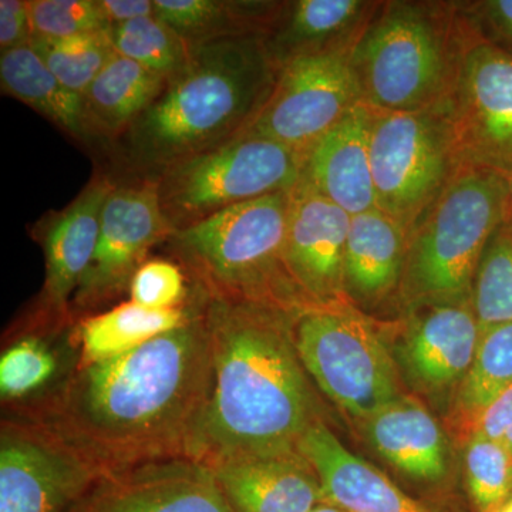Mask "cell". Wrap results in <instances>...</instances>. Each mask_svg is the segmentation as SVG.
I'll use <instances>...</instances> for the list:
<instances>
[{"label": "cell", "instance_id": "obj_1", "mask_svg": "<svg viewBox=\"0 0 512 512\" xmlns=\"http://www.w3.org/2000/svg\"><path fill=\"white\" fill-rule=\"evenodd\" d=\"M198 295L183 325L119 356L80 360L59 387L20 413L109 471L194 460L212 389L210 332Z\"/></svg>", "mask_w": 512, "mask_h": 512}, {"label": "cell", "instance_id": "obj_2", "mask_svg": "<svg viewBox=\"0 0 512 512\" xmlns=\"http://www.w3.org/2000/svg\"><path fill=\"white\" fill-rule=\"evenodd\" d=\"M296 313L204 296L212 389L194 460L210 467L299 451L306 431L322 420L293 340Z\"/></svg>", "mask_w": 512, "mask_h": 512}, {"label": "cell", "instance_id": "obj_3", "mask_svg": "<svg viewBox=\"0 0 512 512\" xmlns=\"http://www.w3.org/2000/svg\"><path fill=\"white\" fill-rule=\"evenodd\" d=\"M278 72L266 36L195 43L184 69L124 134L128 151L161 170L231 140L264 106Z\"/></svg>", "mask_w": 512, "mask_h": 512}, {"label": "cell", "instance_id": "obj_4", "mask_svg": "<svg viewBox=\"0 0 512 512\" xmlns=\"http://www.w3.org/2000/svg\"><path fill=\"white\" fill-rule=\"evenodd\" d=\"M289 200L291 190L242 202L165 244L207 298L301 312L309 306L285 265Z\"/></svg>", "mask_w": 512, "mask_h": 512}, {"label": "cell", "instance_id": "obj_5", "mask_svg": "<svg viewBox=\"0 0 512 512\" xmlns=\"http://www.w3.org/2000/svg\"><path fill=\"white\" fill-rule=\"evenodd\" d=\"M451 18L419 3H390L350 52L360 101L380 113L443 106L456 83L463 37Z\"/></svg>", "mask_w": 512, "mask_h": 512}, {"label": "cell", "instance_id": "obj_6", "mask_svg": "<svg viewBox=\"0 0 512 512\" xmlns=\"http://www.w3.org/2000/svg\"><path fill=\"white\" fill-rule=\"evenodd\" d=\"M508 178L461 165L409 232L407 291L414 299L471 303L474 279L488 242L503 227Z\"/></svg>", "mask_w": 512, "mask_h": 512}, {"label": "cell", "instance_id": "obj_7", "mask_svg": "<svg viewBox=\"0 0 512 512\" xmlns=\"http://www.w3.org/2000/svg\"><path fill=\"white\" fill-rule=\"evenodd\" d=\"M305 154L272 140L234 137L158 170L161 210L174 231L234 205L289 191L301 180Z\"/></svg>", "mask_w": 512, "mask_h": 512}, {"label": "cell", "instance_id": "obj_8", "mask_svg": "<svg viewBox=\"0 0 512 512\" xmlns=\"http://www.w3.org/2000/svg\"><path fill=\"white\" fill-rule=\"evenodd\" d=\"M293 340L309 377L346 414L365 421L399 399L389 349L366 319L339 303L296 313Z\"/></svg>", "mask_w": 512, "mask_h": 512}, {"label": "cell", "instance_id": "obj_9", "mask_svg": "<svg viewBox=\"0 0 512 512\" xmlns=\"http://www.w3.org/2000/svg\"><path fill=\"white\" fill-rule=\"evenodd\" d=\"M370 165L377 210L399 222L407 234L461 167L441 109L373 110Z\"/></svg>", "mask_w": 512, "mask_h": 512}, {"label": "cell", "instance_id": "obj_10", "mask_svg": "<svg viewBox=\"0 0 512 512\" xmlns=\"http://www.w3.org/2000/svg\"><path fill=\"white\" fill-rule=\"evenodd\" d=\"M461 165L512 175V53L466 36L453 90L440 107Z\"/></svg>", "mask_w": 512, "mask_h": 512}, {"label": "cell", "instance_id": "obj_11", "mask_svg": "<svg viewBox=\"0 0 512 512\" xmlns=\"http://www.w3.org/2000/svg\"><path fill=\"white\" fill-rule=\"evenodd\" d=\"M359 103L350 52L293 57L279 67L264 106L235 137L266 138L305 154Z\"/></svg>", "mask_w": 512, "mask_h": 512}, {"label": "cell", "instance_id": "obj_12", "mask_svg": "<svg viewBox=\"0 0 512 512\" xmlns=\"http://www.w3.org/2000/svg\"><path fill=\"white\" fill-rule=\"evenodd\" d=\"M111 471L26 414L0 429V512H64Z\"/></svg>", "mask_w": 512, "mask_h": 512}, {"label": "cell", "instance_id": "obj_13", "mask_svg": "<svg viewBox=\"0 0 512 512\" xmlns=\"http://www.w3.org/2000/svg\"><path fill=\"white\" fill-rule=\"evenodd\" d=\"M173 229L161 210L156 178L114 185L104 201L99 241L92 264L73 302L96 308L130 288L131 279L154 245L167 241Z\"/></svg>", "mask_w": 512, "mask_h": 512}, {"label": "cell", "instance_id": "obj_14", "mask_svg": "<svg viewBox=\"0 0 512 512\" xmlns=\"http://www.w3.org/2000/svg\"><path fill=\"white\" fill-rule=\"evenodd\" d=\"M64 512H234L210 467L191 458L121 468Z\"/></svg>", "mask_w": 512, "mask_h": 512}, {"label": "cell", "instance_id": "obj_15", "mask_svg": "<svg viewBox=\"0 0 512 512\" xmlns=\"http://www.w3.org/2000/svg\"><path fill=\"white\" fill-rule=\"evenodd\" d=\"M350 215L299 180L291 190L285 265L311 306L338 305L345 292Z\"/></svg>", "mask_w": 512, "mask_h": 512}, {"label": "cell", "instance_id": "obj_16", "mask_svg": "<svg viewBox=\"0 0 512 512\" xmlns=\"http://www.w3.org/2000/svg\"><path fill=\"white\" fill-rule=\"evenodd\" d=\"M114 185L106 175H94L76 200L47 224L46 278L35 312L37 329L62 328L70 319V301L92 264L101 210Z\"/></svg>", "mask_w": 512, "mask_h": 512}, {"label": "cell", "instance_id": "obj_17", "mask_svg": "<svg viewBox=\"0 0 512 512\" xmlns=\"http://www.w3.org/2000/svg\"><path fill=\"white\" fill-rule=\"evenodd\" d=\"M481 332L471 303H440L419 316L397 359L417 387L439 393L460 386L476 357Z\"/></svg>", "mask_w": 512, "mask_h": 512}, {"label": "cell", "instance_id": "obj_18", "mask_svg": "<svg viewBox=\"0 0 512 512\" xmlns=\"http://www.w3.org/2000/svg\"><path fill=\"white\" fill-rule=\"evenodd\" d=\"M373 110L363 103L305 153L301 180L350 217L376 208L370 165Z\"/></svg>", "mask_w": 512, "mask_h": 512}, {"label": "cell", "instance_id": "obj_19", "mask_svg": "<svg viewBox=\"0 0 512 512\" xmlns=\"http://www.w3.org/2000/svg\"><path fill=\"white\" fill-rule=\"evenodd\" d=\"M210 470L234 512H311L325 503L319 478L301 451L234 458Z\"/></svg>", "mask_w": 512, "mask_h": 512}, {"label": "cell", "instance_id": "obj_20", "mask_svg": "<svg viewBox=\"0 0 512 512\" xmlns=\"http://www.w3.org/2000/svg\"><path fill=\"white\" fill-rule=\"evenodd\" d=\"M298 448L315 470L326 503L342 511L434 512L352 453L323 420L306 431Z\"/></svg>", "mask_w": 512, "mask_h": 512}, {"label": "cell", "instance_id": "obj_21", "mask_svg": "<svg viewBox=\"0 0 512 512\" xmlns=\"http://www.w3.org/2000/svg\"><path fill=\"white\" fill-rule=\"evenodd\" d=\"M363 431L379 456L404 476L420 483H440L447 477L446 434L416 400L400 396L363 421Z\"/></svg>", "mask_w": 512, "mask_h": 512}, {"label": "cell", "instance_id": "obj_22", "mask_svg": "<svg viewBox=\"0 0 512 512\" xmlns=\"http://www.w3.org/2000/svg\"><path fill=\"white\" fill-rule=\"evenodd\" d=\"M370 3L359 0H298L284 3L274 29L266 36L279 67L308 53L352 52L367 23Z\"/></svg>", "mask_w": 512, "mask_h": 512}, {"label": "cell", "instance_id": "obj_23", "mask_svg": "<svg viewBox=\"0 0 512 512\" xmlns=\"http://www.w3.org/2000/svg\"><path fill=\"white\" fill-rule=\"evenodd\" d=\"M407 242L406 229L383 211L353 215L346 242V295L362 302L389 295L404 275Z\"/></svg>", "mask_w": 512, "mask_h": 512}, {"label": "cell", "instance_id": "obj_24", "mask_svg": "<svg viewBox=\"0 0 512 512\" xmlns=\"http://www.w3.org/2000/svg\"><path fill=\"white\" fill-rule=\"evenodd\" d=\"M167 80L127 57L116 55L83 96L89 137L117 138L164 92Z\"/></svg>", "mask_w": 512, "mask_h": 512}, {"label": "cell", "instance_id": "obj_25", "mask_svg": "<svg viewBox=\"0 0 512 512\" xmlns=\"http://www.w3.org/2000/svg\"><path fill=\"white\" fill-rule=\"evenodd\" d=\"M282 6L237 0H154V16L195 45L222 37L268 36Z\"/></svg>", "mask_w": 512, "mask_h": 512}, {"label": "cell", "instance_id": "obj_26", "mask_svg": "<svg viewBox=\"0 0 512 512\" xmlns=\"http://www.w3.org/2000/svg\"><path fill=\"white\" fill-rule=\"evenodd\" d=\"M0 84L3 94L32 107L60 130L77 140L89 138L84 126L83 96L67 89L32 46L2 52Z\"/></svg>", "mask_w": 512, "mask_h": 512}, {"label": "cell", "instance_id": "obj_27", "mask_svg": "<svg viewBox=\"0 0 512 512\" xmlns=\"http://www.w3.org/2000/svg\"><path fill=\"white\" fill-rule=\"evenodd\" d=\"M194 306L195 302H187L181 308L153 311L130 301L84 319L79 328L80 360L99 362L136 349L148 340L183 325L190 319Z\"/></svg>", "mask_w": 512, "mask_h": 512}, {"label": "cell", "instance_id": "obj_28", "mask_svg": "<svg viewBox=\"0 0 512 512\" xmlns=\"http://www.w3.org/2000/svg\"><path fill=\"white\" fill-rule=\"evenodd\" d=\"M107 32L117 55L141 64L167 82L184 69L191 56V43L157 16L117 23Z\"/></svg>", "mask_w": 512, "mask_h": 512}, {"label": "cell", "instance_id": "obj_29", "mask_svg": "<svg viewBox=\"0 0 512 512\" xmlns=\"http://www.w3.org/2000/svg\"><path fill=\"white\" fill-rule=\"evenodd\" d=\"M512 384V322L481 335L476 357L458 386L457 409L476 417Z\"/></svg>", "mask_w": 512, "mask_h": 512}, {"label": "cell", "instance_id": "obj_30", "mask_svg": "<svg viewBox=\"0 0 512 512\" xmlns=\"http://www.w3.org/2000/svg\"><path fill=\"white\" fill-rule=\"evenodd\" d=\"M29 45L50 72L80 96H84L101 70L117 55L107 29L69 39H32Z\"/></svg>", "mask_w": 512, "mask_h": 512}, {"label": "cell", "instance_id": "obj_31", "mask_svg": "<svg viewBox=\"0 0 512 512\" xmlns=\"http://www.w3.org/2000/svg\"><path fill=\"white\" fill-rule=\"evenodd\" d=\"M471 306L481 335L512 322V238L503 227L488 242L478 265Z\"/></svg>", "mask_w": 512, "mask_h": 512}, {"label": "cell", "instance_id": "obj_32", "mask_svg": "<svg viewBox=\"0 0 512 512\" xmlns=\"http://www.w3.org/2000/svg\"><path fill=\"white\" fill-rule=\"evenodd\" d=\"M468 493L478 512H494L512 495V457L501 441L473 433L466 450Z\"/></svg>", "mask_w": 512, "mask_h": 512}, {"label": "cell", "instance_id": "obj_33", "mask_svg": "<svg viewBox=\"0 0 512 512\" xmlns=\"http://www.w3.org/2000/svg\"><path fill=\"white\" fill-rule=\"evenodd\" d=\"M57 360L39 336L16 340L0 359V393L6 402L22 399L55 375Z\"/></svg>", "mask_w": 512, "mask_h": 512}, {"label": "cell", "instance_id": "obj_34", "mask_svg": "<svg viewBox=\"0 0 512 512\" xmlns=\"http://www.w3.org/2000/svg\"><path fill=\"white\" fill-rule=\"evenodd\" d=\"M32 39H69L109 28L99 0H32Z\"/></svg>", "mask_w": 512, "mask_h": 512}, {"label": "cell", "instance_id": "obj_35", "mask_svg": "<svg viewBox=\"0 0 512 512\" xmlns=\"http://www.w3.org/2000/svg\"><path fill=\"white\" fill-rule=\"evenodd\" d=\"M187 295L183 269L170 261L144 262L130 282L131 302L153 311L181 308Z\"/></svg>", "mask_w": 512, "mask_h": 512}, {"label": "cell", "instance_id": "obj_36", "mask_svg": "<svg viewBox=\"0 0 512 512\" xmlns=\"http://www.w3.org/2000/svg\"><path fill=\"white\" fill-rule=\"evenodd\" d=\"M32 36L29 2L0 0V47H2V52L29 45Z\"/></svg>", "mask_w": 512, "mask_h": 512}, {"label": "cell", "instance_id": "obj_37", "mask_svg": "<svg viewBox=\"0 0 512 512\" xmlns=\"http://www.w3.org/2000/svg\"><path fill=\"white\" fill-rule=\"evenodd\" d=\"M512 427V384L474 417L473 433L501 441Z\"/></svg>", "mask_w": 512, "mask_h": 512}, {"label": "cell", "instance_id": "obj_38", "mask_svg": "<svg viewBox=\"0 0 512 512\" xmlns=\"http://www.w3.org/2000/svg\"><path fill=\"white\" fill-rule=\"evenodd\" d=\"M99 6L109 26L154 16V0H99Z\"/></svg>", "mask_w": 512, "mask_h": 512}, {"label": "cell", "instance_id": "obj_39", "mask_svg": "<svg viewBox=\"0 0 512 512\" xmlns=\"http://www.w3.org/2000/svg\"><path fill=\"white\" fill-rule=\"evenodd\" d=\"M481 9L491 28L512 45V0L484 2Z\"/></svg>", "mask_w": 512, "mask_h": 512}, {"label": "cell", "instance_id": "obj_40", "mask_svg": "<svg viewBox=\"0 0 512 512\" xmlns=\"http://www.w3.org/2000/svg\"><path fill=\"white\" fill-rule=\"evenodd\" d=\"M503 228L507 234L512 238V175L508 178V198H507V211H505V220Z\"/></svg>", "mask_w": 512, "mask_h": 512}, {"label": "cell", "instance_id": "obj_41", "mask_svg": "<svg viewBox=\"0 0 512 512\" xmlns=\"http://www.w3.org/2000/svg\"><path fill=\"white\" fill-rule=\"evenodd\" d=\"M311 512H345L340 510V508L335 507V505L329 503L319 504L318 507L313 508Z\"/></svg>", "mask_w": 512, "mask_h": 512}, {"label": "cell", "instance_id": "obj_42", "mask_svg": "<svg viewBox=\"0 0 512 512\" xmlns=\"http://www.w3.org/2000/svg\"><path fill=\"white\" fill-rule=\"evenodd\" d=\"M501 443L504 444V447L507 448L508 453H510L512 457V427L504 434Z\"/></svg>", "mask_w": 512, "mask_h": 512}, {"label": "cell", "instance_id": "obj_43", "mask_svg": "<svg viewBox=\"0 0 512 512\" xmlns=\"http://www.w3.org/2000/svg\"><path fill=\"white\" fill-rule=\"evenodd\" d=\"M494 512H512V495L501 507H498Z\"/></svg>", "mask_w": 512, "mask_h": 512}]
</instances>
